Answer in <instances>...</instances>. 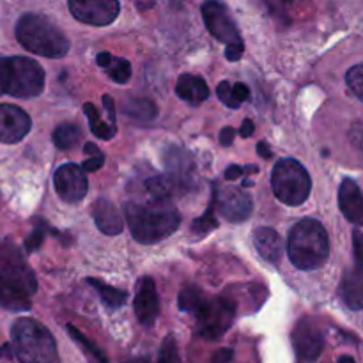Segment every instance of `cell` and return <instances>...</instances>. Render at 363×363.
Segmentation results:
<instances>
[{"label": "cell", "mask_w": 363, "mask_h": 363, "mask_svg": "<svg viewBox=\"0 0 363 363\" xmlns=\"http://www.w3.org/2000/svg\"><path fill=\"white\" fill-rule=\"evenodd\" d=\"M130 233L142 245H152L165 240L179 229L181 216L170 202L152 201L126 202L124 204Z\"/></svg>", "instance_id": "obj_1"}, {"label": "cell", "mask_w": 363, "mask_h": 363, "mask_svg": "<svg viewBox=\"0 0 363 363\" xmlns=\"http://www.w3.org/2000/svg\"><path fill=\"white\" fill-rule=\"evenodd\" d=\"M287 254L291 262L303 272L325 266L330 255V241L323 223L312 218L298 222L289 233Z\"/></svg>", "instance_id": "obj_2"}, {"label": "cell", "mask_w": 363, "mask_h": 363, "mask_svg": "<svg viewBox=\"0 0 363 363\" xmlns=\"http://www.w3.org/2000/svg\"><path fill=\"white\" fill-rule=\"evenodd\" d=\"M16 39L25 50L48 59H60L69 52L64 32L41 14H23L16 23Z\"/></svg>", "instance_id": "obj_3"}, {"label": "cell", "mask_w": 363, "mask_h": 363, "mask_svg": "<svg viewBox=\"0 0 363 363\" xmlns=\"http://www.w3.org/2000/svg\"><path fill=\"white\" fill-rule=\"evenodd\" d=\"M11 339L20 363H60L55 339L35 319H18L11 330Z\"/></svg>", "instance_id": "obj_4"}, {"label": "cell", "mask_w": 363, "mask_h": 363, "mask_svg": "<svg viewBox=\"0 0 363 363\" xmlns=\"http://www.w3.org/2000/svg\"><path fill=\"white\" fill-rule=\"evenodd\" d=\"M45 89V71L28 57H0V96L35 98Z\"/></svg>", "instance_id": "obj_5"}, {"label": "cell", "mask_w": 363, "mask_h": 363, "mask_svg": "<svg viewBox=\"0 0 363 363\" xmlns=\"http://www.w3.org/2000/svg\"><path fill=\"white\" fill-rule=\"evenodd\" d=\"M272 188L277 199L284 204L301 206L311 195L312 181L300 162L286 158L273 167Z\"/></svg>", "instance_id": "obj_6"}, {"label": "cell", "mask_w": 363, "mask_h": 363, "mask_svg": "<svg viewBox=\"0 0 363 363\" xmlns=\"http://www.w3.org/2000/svg\"><path fill=\"white\" fill-rule=\"evenodd\" d=\"M197 318V333L206 340H218L225 335L236 319V303L225 296H216L208 300L195 312Z\"/></svg>", "instance_id": "obj_7"}, {"label": "cell", "mask_w": 363, "mask_h": 363, "mask_svg": "<svg viewBox=\"0 0 363 363\" xmlns=\"http://www.w3.org/2000/svg\"><path fill=\"white\" fill-rule=\"evenodd\" d=\"M0 282L14 287L28 296L38 291L34 272L14 245H0Z\"/></svg>", "instance_id": "obj_8"}, {"label": "cell", "mask_w": 363, "mask_h": 363, "mask_svg": "<svg viewBox=\"0 0 363 363\" xmlns=\"http://www.w3.org/2000/svg\"><path fill=\"white\" fill-rule=\"evenodd\" d=\"M202 18L208 27V30L215 35L218 41L225 43L227 46H243V39H241L240 30L236 27V21L230 18L229 11L223 4L216 2V0H208L202 6Z\"/></svg>", "instance_id": "obj_9"}, {"label": "cell", "mask_w": 363, "mask_h": 363, "mask_svg": "<svg viewBox=\"0 0 363 363\" xmlns=\"http://www.w3.org/2000/svg\"><path fill=\"white\" fill-rule=\"evenodd\" d=\"M71 14L78 21L94 27L110 25L119 16V0H69Z\"/></svg>", "instance_id": "obj_10"}, {"label": "cell", "mask_w": 363, "mask_h": 363, "mask_svg": "<svg viewBox=\"0 0 363 363\" xmlns=\"http://www.w3.org/2000/svg\"><path fill=\"white\" fill-rule=\"evenodd\" d=\"M53 186L59 197L67 204H77L87 195V177L82 165L66 163L53 174Z\"/></svg>", "instance_id": "obj_11"}, {"label": "cell", "mask_w": 363, "mask_h": 363, "mask_svg": "<svg viewBox=\"0 0 363 363\" xmlns=\"http://www.w3.org/2000/svg\"><path fill=\"white\" fill-rule=\"evenodd\" d=\"M293 346L298 360L312 363L321 357L325 350V337L312 319L303 318L293 330Z\"/></svg>", "instance_id": "obj_12"}, {"label": "cell", "mask_w": 363, "mask_h": 363, "mask_svg": "<svg viewBox=\"0 0 363 363\" xmlns=\"http://www.w3.org/2000/svg\"><path fill=\"white\" fill-rule=\"evenodd\" d=\"M213 202H215L220 215L233 223L248 220L252 215V209H254L250 197L238 188H223V190L216 191Z\"/></svg>", "instance_id": "obj_13"}, {"label": "cell", "mask_w": 363, "mask_h": 363, "mask_svg": "<svg viewBox=\"0 0 363 363\" xmlns=\"http://www.w3.org/2000/svg\"><path fill=\"white\" fill-rule=\"evenodd\" d=\"M32 128L30 116L20 106L0 105V142L16 144Z\"/></svg>", "instance_id": "obj_14"}, {"label": "cell", "mask_w": 363, "mask_h": 363, "mask_svg": "<svg viewBox=\"0 0 363 363\" xmlns=\"http://www.w3.org/2000/svg\"><path fill=\"white\" fill-rule=\"evenodd\" d=\"M135 315L138 323L144 326H152L160 314V298L156 291V284L151 277H144L137 282L135 293Z\"/></svg>", "instance_id": "obj_15"}, {"label": "cell", "mask_w": 363, "mask_h": 363, "mask_svg": "<svg viewBox=\"0 0 363 363\" xmlns=\"http://www.w3.org/2000/svg\"><path fill=\"white\" fill-rule=\"evenodd\" d=\"M339 208L347 222L363 225V195L353 179H344L339 188Z\"/></svg>", "instance_id": "obj_16"}, {"label": "cell", "mask_w": 363, "mask_h": 363, "mask_svg": "<svg viewBox=\"0 0 363 363\" xmlns=\"http://www.w3.org/2000/svg\"><path fill=\"white\" fill-rule=\"evenodd\" d=\"M163 165H165L167 172L195 186V163L186 149L177 147V145H169V147H165V152H163Z\"/></svg>", "instance_id": "obj_17"}, {"label": "cell", "mask_w": 363, "mask_h": 363, "mask_svg": "<svg viewBox=\"0 0 363 363\" xmlns=\"http://www.w3.org/2000/svg\"><path fill=\"white\" fill-rule=\"evenodd\" d=\"M92 218H94L96 227H98L103 234H108V236L121 234L124 229V222L119 209H117L112 202L106 201V199H99V201L94 202Z\"/></svg>", "instance_id": "obj_18"}, {"label": "cell", "mask_w": 363, "mask_h": 363, "mask_svg": "<svg viewBox=\"0 0 363 363\" xmlns=\"http://www.w3.org/2000/svg\"><path fill=\"white\" fill-rule=\"evenodd\" d=\"M176 92L183 101L190 105H201L202 101L209 98V87L202 77L195 74H181L177 80Z\"/></svg>", "instance_id": "obj_19"}, {"label": "cell", "mask_w": 363, "mask_h": 363, "mask_svg": "<svg viewBox=\"0 0 363 363\" xmlns=\"http://www.w3.org/2000/svg\"><path fill=\"white\" fill-rule=\"evenodd\" d=\"M254 243L259 254L269 262H279L282 255V243L280 236L269 227H259L254 230Z\"/></svg>", "instance_id": "obj_20"}, {"label": "cell", "mask_w": 363, "mask_h": 363, "mask_svg": "<svg viewBox=\"0 0 363 363\" xmlns=\"http://www.w3.org/2000/svg\"><path fill=\"white\" fill-rule=\"evenodd\" d=\"M339 294L347 308L362 311L363 308V280L354 272H347L340 282Z\"/></svg>", "instance_id": "obj_21"}, {"label": "cell", "mask_w": 363, "mask_h": 363, "mask_svg": "<svg viewBox=\"0 0 363 363\" xmlns=\"http://www.w3.org/2000/svg\"><path fill=\"white\" fill-rule=\"evenodd\" d=\"M96 62L105 69V73L117 84H126L131 78V64L126 59L113 57L112 53L101 52L96 57Z\"/></svg>", "instance_id": "obj_22"}, {"label": "cell", "mask_w": 363, "mask_h": 363, "mask_svg": "<svg viewBox=\"0 0 363 363\" xmlns=\"http://www.w3.org/2000/svg\"><path fill=\"white\" fill-rule=\"evenodd\" d=\"M123 113L137 123H149L156 117V105L147 98H128L123 103Z\"/></svg>", "instance_id": "obj_23"}, {"label": "cell", "mask_w": 363, "mask_h": 363, "mask_svg": "<svg viewBox=\"0 0 363 363\" xmlns=\"http://www.w3.org/2000/svg\"><path fill=\"white\" fill-rule=\"evenodd\" d=\"M0 307L14 312L28 311L32 307L30 296L14 289V287L7 286V284L0 282Z\"/></svg>", "instance_id": "obj_24"}, {"label": "cell", "mask_w": 363, "mask_h": 363, "mask_svg": "<svg viewBox=\"0 0 363 363\" xmlns=\"http://www.w3.org/2000/svg\"><path fill=\"white\" fill-rule=\"evenodd\" d=\"M84 112L85 116H87L89 124H91V131L94 137L101 138V140H110V138L117 133L116 124H106L105 121L101 119V116H99V112L96 110V106L92 105V103H85Z\"/></svg>", "instance_id": "obj_25"}, {"label": "cell", "mask_w": 363, "mask_h": 363, "mask_svg": "<svg viewBox=\"0 0 363 363\" xmlns=\"http://www.w3.org/2000/svg\"><path fill=\"white\" fill-rule=\"evenodd\" d=\"M87 284L94 287L96 293L99 294L101 301L108 308H121L124 303H126L128 294L124 293V291L116 289V287L112 286H106V284H103L101 280H96V279H87Z\"/></svg>", "instance_id": "obj_26"}, {"label": "cell", "mask_w": 363, "mask_h": 363, "mask_svg": "<svg viewBox=\"0 0 363 363\" xmlns=\"http://www.w3.org/2000/svg\"><path fill=\"white\" fill-rule=\"evenodd\" d=\"M53 144L59 149H71L80 142L82 130L73 123H64L53 130Z\"/></svg>", "instance_id": "obj_27"}, {"label": "cell", "mask_w": 363, "mask_h": 363, "mask_svg": "<svg viewBox=\"0 0 363 363\" xmlns=\"http://www.w3.org/2000/svg\"><path fill=\"white\" fill-rule=\"evenodd\" d=\"M66 330H67V333H69V335L73 337L74 342H77L78 346L82 347V351H84V353L87 354L89 362H91V363H108V360H106V357H105V354H103V351L99 350L98 346H94V344H92L91 340H89L87 337L84 335V333H80L77 328H74V326H71V325H67Z\"/></svg>", "instance_id": "obj_28"}, {"label": "cell", "mask_w": 363, "mask_h": 363, "mask_svg": "<svg viewBox=\"0 0 363 363\" xmlns=\"http://www.w3.org/2000/svg\"><path fill=\"white\" fill-rule=\"evenodd\" d=\"M204 294L199 287H186L179 293V308L183 312H197V308L204 303Z\"/></svg>", "instance_id": "obj_29"}, {"label": "cell", "mask_w": 363, "mask_h": 363, "mask_svg": "<svg viewBox=\"0 0 363 363\" xmlns=\"http://www.w3.org/2000/svg\"><path fill=\"white\" fill-rule=\"evenodd\" d=\"M215 208L216 206L215 202H213L208 208V211H206L201 218H197L191 223V233H195L197 236H206V234H209L211 230H215L216 227H218V222H216L215 218Z\"/></svg>", "instance_id": "obj_30"}, {"label": "cell", "mask_w": 363, "mask_h": 363, "mask_svg": "<svg viewBox=\"0 0 363 363\" xmlns=\"http://www.w3.org/2000/svg\"><path fill=\"white\" fill-rule=\"evenodd\" d=\"M346 82L353 94L363 101V64H357L346 73Z\"/></svg>", "instance_id": "obj_31"}, {"label": "cell", "mask_w": 363, "mask_h": 363, "mask_svg": "<svg viewBox=\"0 0 363 363\" xmlns=\"http://www.w3.org/2000/svg\"><path fill=\"white\" fill-rule=\"evenodd\" d=\"M158 363H181L177 344L172 337H167V339L163 340V346L162 350H160Z\"/></svg>", "instance_id": "obj_32"}, {"label": "cell", "mask_w": 363, "mask_h": 363, "mask_svg": "<svg viewBox=\"0 0 363 363\" xmlns=\"http://www.w3.org/2000/svg\"><path fill=\"white\" fill-rule=\"evenodd\" d=\"M216 94H218L220 101L225 106H229V108H240L241 103H238L236 98H234L233 85L229 82H220V85L216 87Z\"/></svg>", "instance_id": "obj_33"}, {"label": "cell", "mask_w": 363, "mask_h": 363, "mask_svg": "<svg viewBox=\"0 0 363 363\" xmlns=\"http://www.w3.org/2000/svg\"><path fill=\"white\" fill-rule=\"evenodd\" d=\"M43 241H45V230H43L41 225H38L34 233L30 234V238H27V241H25V248L28 252H34L41 247Z\"/></svg>", "instance_id": "obj_34"}, {"label": "cell", "mask_w": 363, "mask_h": 363, "mask_svg": "<svg viewBox=\"0 0 363 363\" xmlns=\"http://www.w3.org/2000/svg\"><path fill=\"white\" fill-rule=\"evenodd\" d=\"M353 250H354V259H357L358 268L363 273V234L354 230L353 233Z\"/></svg>", "instance_id": "obj_35"}, {"label": "cell", "mask_w": 363, "mask_h": 363, "mask_svg": "<svg viewBox=\"0 0 363 363\" xmlns=\"http://www.w3.org/2000/svg\"><path fill=\"white\" fill-rule=\"evenodd\" d=\"M269 6V9L273 13H279V14H286L291 7L296 4V0H266Z\"/></svg>", "instance_id": "obj_36"}, {"label": "cell", "mask_w": 363, "mask_h": 363, "mask_svg": "<svg viewBox=\"0 0 363 363\" xmlns=\"http://www.w3.org/2000/svg\"><path fill=\"white\" fill-rule=\"evenodd\" d=\"M103 163H105V156H103V152H99V155L85 160V162L82 163V169H84L85 172H96L98 169H101Z\"/></svg>", "instance_id": "obj_37"}, {"label": "cell", "mask_w": 363, "mask_h": 363, "mask_svg": "<svg viewBox=\"0 0 363 363\" xmlns=\"http://www.w3.org/2000/svg\"><path fill=\"white\" fill-rule=\"evenodd\" d=\"M233 94L238 103H243L250 98V89H248L245 84H236L233 85Z\"/></svg>", "instance_id": "obj_38"}, {"label": "cell", "mask_w": 363, "mask_h": 363, "mask_svg": "<svg viewBox=\"0 0 363 363\" xmlns=\"http://www.w3.org/2000/svg\"><path fill=\"white\" fill-rule=\"evenodd\" d=\"M234 351L233 350H218L211 357V363H233Z\"/></svg>", "instance_id": "obj_39"}, {"label": "cell", "mask_w": 363, "mask_h": 363, "mask_svg": "<svg viewBox=\"0 0 363 363\" xmlns=\"http://www.w3.org/2000/svg\"><path fill=\"white\" fill-rule=\"evenodd\" d=\"M351 142L363 151V124H357V126L351 130Z\"/></svg>", "instance_id": "obj_40"}, {"label": "cell", "mask_w": 363, "mask_h": 363, "mask_svg": "<svg viewBox=\"0 0 363 363\" xmlns=\"http://www.w3.org/2000/svg\"><path fill=\"white\" fill-rule=\"evenodd\" d=\"M245 46H227L225 48V57L230 60V62H236V60L241 59L243 55Z\"/></svg>", "instance_id": "obj_41"}, {"label": "cell", "mask_w": 363, "mask_h": 363, "mask_svg": "<svg viewBox=\"0 0 363 363\" xmlns=\"http://www.w3.org/2000/svg\"><path fill=\"white\" fill-rule=\"evenodd\" d=\"M103 105H105L106 112H108V119H110V123L116 124V103H113V99L110 98L108 94L103 96Z\"/></svg>", "instance_id": "obj_42"}, {"label": "cell", "mask_w": 363, "mask_h": 363, "mask_svg": "<svg viewBox=\"0 0 363 363\" xmlns=\"http://www.w3.org/2000/svg\"><path fill=\"white\" fill-rule=\"evenodd\" d=\"M234 135H236V130H234V128H223V130L220 131V144L230 145L234 140Z\"/></svg>", "instance_id": "obj_43"}, {"label": "cell", "mask_w": 363, "mask_h": 363, "mask_svg": "<svg viewBox=\"0 0 363 363\" xmlns=\"http://www.w3.org/2000/svg\"><path fill=\"white\" fill-rule=\"evenodd\" d=\"M254 123H252L250 119H245L243 121V124H241V128H240V135L243 138H248V137H252V135H254Z\"/></svg>", "instance_id": "obj_44"}, {"label": "cell", "mask_w": 363, "mask_h": 363, "mask_svg": "<svg viewBox=\"0 0 363 363\" xmlns=\"http://www.w3.org/2000/svg\"><path fill=\"white\" fill-rule=\"evenodd\" d=\"M243 172H245V169H241L240 165H230L229 169L225 170V179L234 181V179H238V177H240Z\"/></svg>", "instance_id": "obj_45"}, {"label": "cell", "mask_w": 363, "mask_h": 363, "mask_svg": "<svg viewBox=\"0 0 363 363\" xmlns=\"http://www.w3.org/2000/svg\"><path fill=\"white\" fill-rule=\"evenodd\" d=\"M257 151H259V155H261L264 160H268L269 156H272V152H269V147L264 144V142H259V144H257Z\"/></svg>", "instance_id": "obj_46"}, {"label": "cell", "mask_w": 363, "mask_h": 363, "mask_svg": "<svg viewBox=\"0 0 363 363\" xmlns=\"http://www.w3.org/2000/svg\"><path fill=\"white\" fill-rule=\"evenodd\" d=\"M84 149H85V152H89L91 156H96V155H99V152H101L98 147H96L94 144H91V142H87V144L84 145Z\"/></svg>", "instance_id": "obj_47"}, {"label": "cell", "mask_w": 363, "mask_h": 363, "mask_svg": "<svg viewBox=\"0 0 363 363\" xmlns=\"http://www.w3.org/2000/svg\"><path fill=\"white\" fill-rule=\"evenodd\" d=\"M337 363H357V362H354V358L347 357V354H346V357H340L339 362H337Z\"/></svg>", "instance_id": "obj_48"}, {"label": "cell", "mask_w": 363, "mask_h": 363, "mask_svg": "<svg viewBox=\"0 0 363 363\" xmlns=\"http://www.w3.org/2000/svg\"><path fill=\"white\" fill-rule=\"evenodd\" d=\"M124 363H149V358H133V360H128Z\"/></svg>", "instance_id": "obj_49"}, {"label": "cell", "mask_w": 363, "mask_h": 363, "mask_svg": "<svg viewBox=\"0 0 363 363\" xmlns=\"http://www.w3.org/2000/svg\"><path fill=\"white\" fill-rule=\"evenodd\" d=\"M6 353H9V347H7V346L6 347H0V358H2Z\"/></svg>", "instance_id": "obj_50"}]
</instances>
